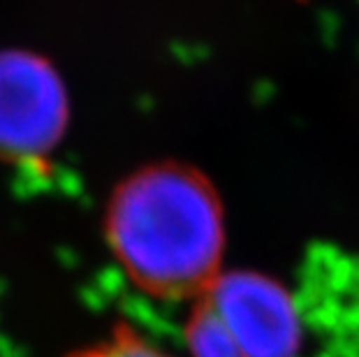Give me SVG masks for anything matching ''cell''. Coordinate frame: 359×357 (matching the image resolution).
Returning <instances> with one entry per match:
<instances>
[{"label":"cell","instance_id":"6da1fadb","mask_svg":"<svg viewBox=\"0 0 359 357\" xmlns=\"http://www.w3.org/2000/svg\"><path fill=\"white\" fill-rule=\"evenodd\" d=\"M104 237L123 274L149 297L195 302L223 274V202L190 165H147L121 181L107 202Z\"/></svg>","mask_w":359,"mask_h":357},{"label":"cell","instance_id":"7a4b0ae2","mask_svg":"<svg viewBox=\"0 0 359 357\" xmlns=\"http://www.w3.org/2000/svg\"><path fill=\"white\" fill-rule=\"evenodd\" d=\"M183 341L188 357H294L299 321L276 281L223 269L193 302Z\"/></svg>","mask_w":359,"mask_h":357},{"label":"cell","instance_id":"3957f363","mask_svg":"<svg viewBox=\"0 0 359 357\" xmlns=\"http://www.w3.org/2000/svg\"><path fill=\"white\" fill-rule=\"evenodd\" d=\"M70 97L49 58L24 49L0 51V161L37 163L63 142Z\"/></svg>","mask_w":359,"mask_h":357},{"label":"cell","instance_id":"277c9868","mask_svg":"<svg viewBox=\"0 0 359 357\" xmlns=\"http://www.w3.org/2000/svg\"><path fill=\"white\" fill-rule=\"evenodd\" d=\"M70 357H177V355L163 351L151 339L142 337L137 330L123 325V328L114 330L107 339L83 348L79 353H72Z\"/></svg>","mask_w":359,"mask_h":357}]
</instances>
